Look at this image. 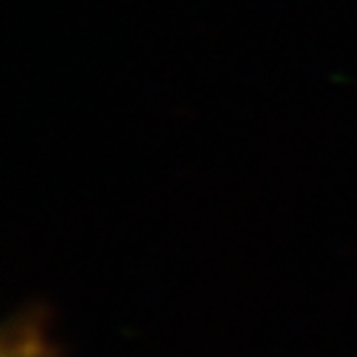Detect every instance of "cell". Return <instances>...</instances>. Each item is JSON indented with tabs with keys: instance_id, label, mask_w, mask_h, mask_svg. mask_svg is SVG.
<instances>
[{
	"instance_id": "cell-1",
	"label": "cell",
	"mask_w": 357,
	"mask_h": 357,
	"mask_svg": "<svg viewBox=\"0 0 357 357\" xmlns=\"http://www.w3.org/2000/svg\"><path fill=\"white\" fill-rule=\"evenodd\" d=\"M0 357H57L45 320L38 312H22L6 325Z\"/></svg>"
}]
</instances>
